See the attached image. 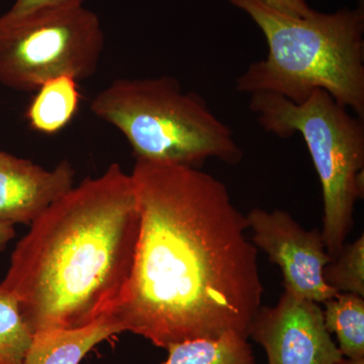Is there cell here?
I'll return each instance as SVG.
<instances>
[{
    "label": "cell",
    "instance_id": "6da1fadb",
    "mask_svg": "<svg viewBox=\"0 0 364 364\" xmlns=\"http://www.w3.org/2000/svg\"><path fill=\"white\" fill-rule=\"evenodd\" d=\"M140 233L112 316L159 348L237 334L262 306L258 249L224 183L196 167L136 159Z\"/></svg>",
    "mask_w": 364,
    "mask_h": 364
},
{
    "label": "cell",
    "instance_id": "7a4b0ae2",
    "mask_svg": "<svg viewBox=\"0 0 364 364\" xmlns=\"http://www.w3.org/2000/svg\"><path fill=\"white\" fill-rule=\"evenodd\" d=\"M140 222L131 174L114 163L31 225L0 287L16 299L33 335L114 314L130 279Z\"/></svg>",
    "mask_w": 364,
    "mask_h": 364
},
{
    "label": "cell",
    "instance_id": "3957f363",
    "mask_svg": "<svg viewBox=\"0 0 364 364\" xmlns=\"http://www.w3.org/2000/svg\"><path fill=\"white\" fill-rule=\"evenodd\" d=\"M249 14L264 35L267 58L237 78L239 92L274 93L301 104L321 90L364 117V11H315L289 16L258 0H229Z\"/></svg>",
    "mask_w": 364,
    "mask_h": 364
},
{
    "label": "cell",
    "instance_id": "277c9868",
    "mask_svg": "<svg viewBox=\"0 0 364 364\" xmlns=\"http://www.w3.org/2000/svg\"><path fill=\"white\" fill-rule=\"evenodd\" d=\"M90 109L123 134L136 159L198 168L212 158L234 165L243 157L232 129L169 76L119 79L93 98Z\"/></svg>",
    "mask_w": 364,
    "mask_h": 364
},
{
    "label": "cell",
    "instance_id": "5b68a950",
    "mask_svg": "<svg viewBox=\"0 0 364 364\" xmlns=\"http://www.w3.org/2000/svg\"><path fill=\"white\" fill-rule=\"evenodd\" d=\"M249 107L265 131L279 138L299 134L305 141L322 188L321 233L334 259L346 244L356 202L363 196V119L321 90L301 104L274 93H253Z\"/></svg>",
    "mask_w": 364,
    "mask_h": 364
},
{
    "label": "cell",
    "instance_id": "8992f818",
    "mask_svg": "<svg viewBox=\"0 0 364 364\" xmlns=\"http://www.w3.org/2000/svg\"><path fill=\"white\" fill-rule=\"evenodd\" d=\"M105 47L97 14L85 6L0 16V83L37 91L60 76L81 80L97 71Z\"/></svg>",
    "mask_w": 364,
    "mask_h": 364
},
{
    "label": "cell",
    "instance_id": "52a82bcc",
    "mask_svg": "<svg viewBox=\"0 0 364 364\" xmlns=\"http://www.w3.org/2000/svg\"><path fill=\"white\" fill-rule=\"evenodd\" d=\"M246 218L254 245L282 269L284 291L318 304L338 294L323 277V270L333 258L321 232L304 229L282 210L269 212L255 208Z\"/></svg>",
    "mask_w": 364,
    "mask_h": 364
},
{
    "label": "cell",
    "instance_id": "ba28073f",
    "mask_svg": "<svg viewBox=\"0 0 364 364\" xmlns=\"http://www.w3.org/2000/svg\"><path fill=\"white\" fill-rule=\"evenodd\" d=\"M248 338L263 347L268 364H340L345 359L318 304L286 291L277 305L261 306Z\"/></svg>",
    "mask_w": 364,
    "mask_h": 364
},
{
    "label": "cell",
    "instance_id": "9c48e42d",
    "mask_svg": "<svg viewBox=\"0 0 364 364\" xmlns=\"http://www.w3.org/2000/svg\"><path fill=\"white\" fill-rule=\"evenodd\" d=\"M73 177L68 161L47 170L30 160L0 152V221L31 226L73 188Z\"/></svg>",
    "mask_w": 364,
    "mask_h": 364
},
{
    "label": "cell",
    "instance_id": "30bf717a",
    "mask_svg": "<svg viewBox=\"0 0 364 364\" xmlns=\"http://www.w3.org/2000/svg\"><path fill=\"white\" fill-rule=\"evenodd\" d=\"M123 332L114 316L76 329L38 332L33 335L25 364H80L97 345Z\"/></svg>",
    "mask_w": 364,
    "mask_h": 364
},
{
    "label": "cell",
    "instance_id": "8fae6325",
    "mask_svg": "<svg viewBox=\"0 0 364 364\" xmlns=\"http://www.w3.org/2000/svg\"><path fill=\"white\" fill-rule=\"evenodd\" d=\"M77 81L63 75L41 86L26 112L33 130L51 135L70 123L80 102Z\"/></svg>",
    "mask_w": 364,
    "mask_h": 364
},
{
    "label": "cell",
    "instance_id": "7c38bea8",
    "mask_svg": "<svg viewBox=\"0 0 364 364\" xmlns=\"http://www.w3.org/2000/svg\"><path fill=\"white\" fill-rule=\"evenodd\" d=\"M162 364H256L248 339L226 334L171 345Z\"/></svg>",
    "mask_w": 364,
    "mask_h": 364
},
{
    "label": "cell",
    "instance_id": "4fadbf2b",
    "mask_svg": "<svg viewBox=\"0 0 364 364\" xmlns=\"http://www.w3.org/2000/svg\"><path fill=\"white\" fill-rule=\"evenodd\" d=\"M324 304L326 328L336 334L342 355L348 359L364 358V298L338 294Z\"/></svg>",
    "mask_w": 364,
    "mask_h": 364
},
{
    "label": "cell",
    "instance_id": "5bb4252c",
    "mask_svg": "<svg viewBox=\"0 0 364 364\" xmlns=\"http://www.w3.org/2000/svg\"><path fill=\"white\" fill-rule=\"evenodd\" d=\"M33 339L18 301L0 287V364H25Z\"/></svg>",
    "mask_w": 364,
    "mask_h": 364
},
{
    "label": "cell",
    "instance_id": "9a60e30c",
    "mask_svg": "<svg viewBox=\"0 0 364 364\" xmlns=\"http://www.w3.org/2000/svg\"><path fill=\"white\" fill-rule=\"evenodd\" d=\"M326 284L338 294L364 298V236L345 244L341 252L323 270Z\"/></svg>",
    "mask_w": 364,
    "mask_h": 364
},
{
    "label": "cell",
    "instance_id": "2e32d148",
    "mask_svg": "<svg viewBox=\"0 0 364 364\" xmlns=\"http://www.w3.org/2000/svg\"><path fill=\"white\" fill-rule=\"evenodd\" d=\"M85 0H16L7 11L9 16H21L48 9H71L83 6Z\"/></svg>",
    "mask_w": 364,
    "mask_h": 364
},
{
    "label": "cell",
    "instance_id": "e0dca14e",
    "mask_svg": "<svg viewBox=\"0 0 364 364\" xmlns=\"http://www.w3.org/2000/svg\"><path fill=\"white\" fill-rule=\"evenodd\" d=\"M265 6L272 7L275 11L289 14V16L306 18L315 13L306 0H258Z\"/></svg>",
    "mask_w": 364,
    "mask_h": 364
},
{
    "label": "cell",
    "instance_id": "ac0fdd59",
    "mask_svg": "<svg viewBox=\"0 0 364 364\" xmlns=\"http://www.w3.org/2000/svg\"><path fill=\"white\" fill-rule=\"evenodd\" d=\"M14 225L0 221V251L6 247L7 243L16 236Z\"/></svg>",
    "mask_w": 364,
    "mask_h": 364
},
{
    "label": "cell",
    "instance_id": "d6986e66",
    "mask_svg": "<svg viewBox=\"0 0 364 364\" xmlns=\"http://www.w3.org/2000/svg\"><path fill=\"white\" fill-rule=\"evenodd\" d=\"M340 364H364V358L360 359H348L345 358Z\"/></svg>",
    "mask_w": 364,
    "mask_h": 364
}]
</instances>
